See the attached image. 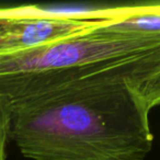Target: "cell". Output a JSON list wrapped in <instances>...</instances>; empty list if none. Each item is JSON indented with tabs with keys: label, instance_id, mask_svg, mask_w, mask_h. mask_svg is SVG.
<instances>
[{
	"label": "cell",
	"instance_id": "7a4b0ae2",
	"mask_svg": "<svg viewBox=\"0 0 160 160\" xmlns=\"http://www.w3.org/2000/svg\"><path fill=\"white\" fill-rule=\"evenodd\" d=\"M105 23L36 48L0 55V77L121 59L160 47V34L112 31Z\"/></svg>",
	"mask_w": 160,
	"mask_h": 160
},
{
	"label": "cell",
	"instance_id": "6da1fadb",
	"mask_svg": "<svg viewBox=\"0 0 160 160\" xmlns=\"http://www.w3.org/2000/svg\"><path fill=\"white\" fill-rule=\"evenodd\" d=\"M160 47L73 68L0 77L10 140L31 160H145L150 108L138 87Z\"/></svg>",
	"mask_w": 160,
	"mask_h": 160
},
{
	"label": "cell",
	"instance_id": "277c9868",
	"mask_svg": "<svg viewBox=\"0 0 160 160\" xmlns=\"http://www.w3.org/2000/svg\"><path fill=\"white\" fill-rule=\"evenodd\" d=\"M140 94L150 110L160 105V70H157L139 83Z\"/></svg>",
	"mask_w": 160,
	"mask_h": 160
},
{
	"label": "cell",
	"instance_id": "3957f363",
	"mask_svg": "<svg viewBox=\"0 0 160 160\" xmlns=\"http://www.w3.org/2000/svg\"><path fill=\"white\" fill-rule=\"evenodd\" d=\"M32 16L28 7L18 8V16L0 22V55L29 51L69 36L89 31L105 23L102 20L75 19L47 14Z\"/></svg>",
	"mask_w": 160,
	"mask_h": 160
},
{
	"label": "cell",
	"instance_id": "5b68a950",
	"mask_svg": "<svg viewBox=\"0 0 160 160\" xmlns=\"http://www.w3.org/2000/svg\"><path fill=\"white\" fill-rule=\"evenodd\" d=\"M10 140L9 123L2 99L0 98V160H6V148Z\"/></svg>",
	"mask_w": 160,
	"mask_h": 160
}]
</instances>
